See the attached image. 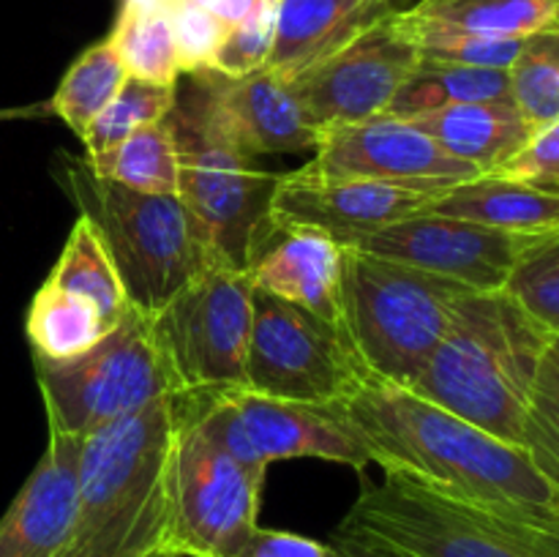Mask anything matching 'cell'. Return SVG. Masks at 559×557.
Here are the masks:
<instances>
[{"label": "cell", "instance_id": "cell-1", "mask_svg": "<svg viewBox=\"0 0 559 557\" xmlns=\"http://www.w3.org/2000/svg\"><path fill=\"white\" fill-rule=\"evenodd\" d=\"M371 464L442 495L559 533V491L524 448L426 402L409 388L366 380L342 404Z\"/></svg>", "mask_w": 559, "mask_h": 557}, {"label": "cell", "instance_id": "cell-2", "mask_svg": "<svg viewBox=\"0 0 559 557\" xmlns=\"http://www.w3.org/2000/svg\"><path fill=\"white\" fill-rule=\"evenodd\" d=\"M551 331L506 289L464 295L409 391L524 448V420Z\"/></svg>", "mask_w": 559, "mask_h": 557}, {"label": "cell", "instance_id": "cell-3", "mask_svg": "<svg viewBox=\"0 0 559 557\" xmlns=\"http://www.w3.org/2000/svg\"><path fill=\"white\" fill-rule=\"evenodd\" d=\"M175 426L178 396H162L82 440L66 557L167 555Z\"/></svg>", "mask_w": 559, "mask_h": 557}, {"label": "cell", "instance_id": "cell-4", "mask_svg": "<svg viewBox=\"0 0 559 557\" xmlns=\"http://www.w3.org/2000/svg\"><path fill=\"white\" fill-rule=\"evenodd\" d=\"M58 180L102 238L131 309L156 317L186 284L218 265L205 233L178 194H147L96 178L82 156L60 153Z\"/></svg>", "mask_w": 559, "mask_h": 557}, {"label": "cell", "instance_id": "cell-5", "mask_svg": "<svg viewBox=\"0 0 559 557\" xmlns=\"http://www.w3.org/2000/svg\"><path fill=\"white\" fill-rule=\"evenodd\" d=\"M175 85L167 120L178 145V197L205 233L218 265L251 271L276 235L271 218L278 173H265L227 134L200 71Z\"/></svg>", "mask_w": 559, "mask_h": 557}, {"label": "cell", "instance_id": "cell-6", "mask_svg": "<svg viewBox=\"0 0 559 557\" xmlns=\"http://www.w3.org/2000/svg\"><path fill=\"white\" fill-rule=\"evenodd\" d=\"M467 293L453 278L344 246L342 331L371 380L413 386Z\"/></svg>", "mask_w": 559, "mask_h": 557}, {"label": "cell", "instance_id": "cell-7", "mask_svg": "<svg viewBox=\"0 0 559 557\" xmlns=\"http://www.w3.org/2000/svg\"><path fill=\"white\" fill-rule=\"evenodd\" d=\"M338 528L413 557H559L555 530L442 495L404 475L366 486Z\"/></svg>", "mask_w": 559, "mask_h": 557}, {"label": "cell", "instance_id": "cell-8", "mask_svg": "<svg viewBox=\"0 0 559 557\" xmlns=\"http://www.w3.org/2000/svg\"><path fill=\"white\" fill-rule=\"evenodd\" d=\"M49 431L96 435L162 396H180L156 344L153 322L131 309L98 344L69 360L36 358Z\"/></svg>", "mask_w": 559, "mask_h": 557}, {"label": "cell", "instance_id": "cell-9", "mask_svg": "<svg viewBox=\"0 0 559 557\" xmlns=\"http://www.w3.org/2000/svg\"><path fill=\"white\" fill-rule=\"evenodd\" d=\"M267 470L235 459L178 396L164 557H238L257 530Z\"/></svg>", "mask_w": 559, "mask_h": 557}, {"label": "cell", "instance_id": "cell-10", "mask_svg": "<svg viewBox=\"0 0 559 557\" xmlns=\"http://www.w3.org/2000/svg\"><path fill=\"white\" fill-rule=\"evenodd\" d=\"M254 282L246 271L207 268L156 317V344L180 396H222L246 388Z\"/></svg>", "mask_w": 559, "mask_h": 557}, {"label": "cell", "instance_id": "cell-11", "mask_svg": "<svg viewBox=\"0 0 559 557\" xmlns=\"http://www.w3.org/2000/svg\"><path fill=\"white\" fill-rule=\"evenodd\" d=\"M369 380L344 331L320 315L254 287L246 388L304 404H344Z\"/></svg>", "mask_w": 559, "mask_h": 557}, {"label": "cell", "instance_id": "cell-12", "mask_svg": "<svg viewBox=\"0 0 559 557\" xmlns=\"http://www.w3.org/2000/svg\"><path fill=\"white\" fill-rule=\"evenodd\" d=\"M183 399L202 429L251 467L267 470L284 459H322L355 470L371 464L342 404L284 402L251 391Z\"/></svg>", "mask_w": 559, "mask_h": 557}, {"label": "cell", "instance_id": "cell-13", "mask_svg": "<svg viewBox=\"0 0 559 557\" xmlns=\"http://www.w3.org/2000/svg\"><path fill=\"white\" fill-rule=\"evenodd\" d=\"M418 58V49L399 33L393 11H382L287 80L311 123L325 131L385 112Z\"/></svg>", "mask_w": 559, "mask_h": 557}, {"label": "cell", "instance_id": "cell-14", "mask_svg": "<svg viewBox=\"0 0 559 557\" xmlns=\"http://www.w3.org/2000/svg\"><path fill=\"white\" fill-rule=\"evenodd\" d=\"M533 235H513L456 216L418 211L377 233L353 249L404 262L418 271L464 284L478 293L506 287L524 244Z\"/></svg>", "mask_w": 559, "mask_h": 557}, {"label": "cell", "instance_id": "cell-15", "mask_svg": "<svg viewBox=\"0 0 559 557\" xmlns=\"http://www.w3.org/2000/svg\"><path fill=\"white\" fill-rule=\"evenodd\" d=\"M304 169L320 178L385 180L429 191L480 175L442 151L418 126L391 115L320 131L314 158Z\"/></svg>", "mask_w": 559, "mask_h": 557}, {"label": "cell", "instance_id": "cell-16", "mask_svg": "<svg viewBox=\"0 0 559 557\" xmlns=\"http://www.w3.org/2000/svg\"><path fill=\"white\" fill-rule=\"evenodd\" d=\"M431 194L435 191L385 180L320 178L295 169L278 175L271 218L276 229H314L342 246H353L399 218L424 211Z\"/></svg>", "mask_w": 559, "mask_h": 557}, {"label": "cell", "instance_id": "cell-17", "mask_svg": "<svg viewBox=\"0 0 559 557\" xmlns=\"http://www.w3.org/2000/svg\"><path fill=\"white\" fill-rule=\"evenodd\" d=\"M200 74L224 129L246 156L317 151L320 129L304 112L287 74L267 66L243 76H224L211 69Z\"/></svg>", "mask_w": 559, "mask_h": 557}, {"label": "cell", "instance_id": "cell-18", "mask_svg": "<svg viewBox=\"0 0 559 557\" xmlns=\"http://www.w3.org/2000/svg\"><path fill=\"white\" fill-rule=\"evenodd\" d=\"M80 437L49 431L41 459L0 517V557H66L80 484Z\"/></svg>", "mask_w": 559, "mask_h": 557}, {"label": "cell", "instance_id": "cell-19", "mask_svg": "<svg viewBox=\"0 0 559 557\" xmlns=\"http://www.w3.org/2000/svg\"><path fill=\"white\" fill-rule=\"evenodd\" d=\"M344 246L314 229H276L249 276L257 289L342 328Z\"/></svg>", "mask_w": 559, "mask_h": 557}, {"label": "cell", "instance_id": "cell-20", "mask_svg": "<svg viewBox=\"0 0 559 557\" xmlns=\"http://www.w3.org/2000/svg\"><path fill=\"white\" fill-rule=\"evenodd\" d=\"M409 123L426 131L442 151L475 167L480 175L500 169L533 137V126L519 112L513 98L453 104Z\"/></svg>", "mask_w": 559, "mask_h": 557}, {"label": "cell", "instance_id": "cell-21", "mask_svg": "<svg viewBox=\"0 0 559 557\" xmlns=\"http://www.w3.org/2000/svg\"><path fill=\"white\" fill-rule=\"evenodd\" d=\"M424 211L513 235H540L559 227V194L502 175H478L435 191Z\"/></svg>", "mask_w": 559, "mask_h": 557}, {"label": "cell", "instance_id": "cell-22", "mask_svg": "<svg viewBox=\"0 0 559 557\" xmlns=\"http://www.w3.org/2000/svg\"><path fill=\"white\" fill-rule=\"evenodd\" d=\"M380 0H278L267 69L295 74L382 14Z\"/></svg>", "mask_w": 559, "mask_h": 557}, {"label": "cell", "instance_id": "cell-23", "mask_svg": "<svg viewBox=\"0 0 559 557\" xmlns=\"http://www.w3.org/2000/svg\"><path fill=\"white\" fill-rule=\"evenodd\" d=\"M511 98V76L506 69H475V66L445 63L420 55L415 69L399 87L391 107L382 115L402 120L424 118L453 104Z\"/></svg>", "mask_w": 559, "mask_h": 557}, {"label": "cell", "instance_id": "cell-24", "mask_svg": "<svg viewBox=\"0 0 559 557\" xmlns=\"http://www.w3.org/2000/svg\"><path fill=\"white\" fill-rule=\"evenodd\" d=\"M112 322L85 298L44 282L27 309L25 333L36 358L69 360L102 342Z\"/></svg>", "mask_w": 559, "mask_h": 557}, {"label": "cell", "instance_id": "cell-25", "mask_svg": "<svg viewBox=\"0 0 559 557\" xmlns=\"http://www.w3.org/2000/svg\"><path fill=\"white\" fill-rule=\"evenodd\" d=\"M82 164L96 178L112 180L129 189L147 191V194H178V145H175L173 126L167 118L134 131L123 142L96 156L82 153Z\"/></svg>", "mask_w": 559, "mask_h": 557}, {"label": "cell", "instance_id": "cell-26", "mask_svg": "<svg viewBox=\"0 0 559 557\" xmlns=\"http://www.w3.org/2000/svg\"><path fill=\"white\" fill-rule=\"evenodd\" d=\"M47 284L76 295V298L91 300L112 325H120L131 311L123 284H120L118 271H115L102 238L82 216H76L63 251L49 271Z\"/></svg>", "mask_w": 559, "mask_h": 557}, {"label": "cell", "instance_id": "cell-27", "mask_svg": "<svg viewBox=\"0 0 559 557\" xmlns=\"http://www.w3.org/2000/svg\"><path fill=\"white\" fill-rule=\"evenodd\" d=\"M404 11L478 36L527 38L555 25L559 0H418Z\"/></svg>", "mask_w": 559, "mask_h": 557}, {"label": "cell", "instance_id": "cell-28", "mask_svg": "<svg viewBox=\"0 0 559 557\" xmlns=\"http://www.w3.org/2000/svg\"><path fill=\"white\" fill-rule=\"evenodd\" d=\"M126 80H129V74H126L123 63H120L118 52H115L112 42L107 36L104 42L87 47L69 66L63 80L55 87V96L49 98V109L76 137H82V131L112 102L115 93L123 87Z\"/></svg>", "mask_w": 559, "mask_h": 557}, {"label": "cell", "instance_id": "cell-29", "mask_svg": "<svg viewBox=\"0 0 559 557\" xmlns=\"http://www.w3.org/2000/svg\"><path fill=\"white\" fill-rule=\"evenodd\" d=\"M115 52L126 74L151 85L175 87L183 76L175 44L169 9L162 11H126L120 9L109 33Z\"/></svg>", "mask_w": 559, "mask_h": 557}, {"label": "cell", "instance_id": "cell-30", "mask_svg": "<svg viewBox=\"0 0 559 557\" xmlns=\"http://www.w3.org/2000/svg\"><path fill=\"white\" fill-rule=\"evenodd\" d=\"M508 76L513 104L533 131L559 120V25L524 38Z\"/></svg>", "mask_w": 559, "mask_h": 557}, {"label": "cell", "instance_id": "cell-31", "mask_svg": "<svg viewBox=\"0 0 559 557\" xmlns=\"http://www.w3.org/2000/svg\"><path fill=\"white\" fill-rule=\"evenodd\" d=\"M399 33L418 49V55L445 63L475 66V69H511L524 38H491L456 31L440 22L418 20L407 11H393Z\"/></svg>", "mask_w": 559, "mask_h": 557}, {"label": "cell", "instance_id": "cell-32", "mask_svg": "<svg viewBox=\"0 0 559 557\" xmlns=\"http://www.w3.org/2000/svg\"><path fill=\"white\" fill-rule=\"evenodd\" d=\"M175 104V87L151 85L129 76L123 82L112 102L91 120L85 131H82V145H85V156H96V153L109 151L126 137L134 131L145 129V126L158 123L169 115Z\"/></svg>", "mask_w": 559, "mask_h": 557}, {"label": "cell", "instance_id": "cell-33", "mask_svg": "<svg viewBox=\"0 0 559 557\" xmlns=\"http://www.w3.org/2000/svg\"><path fill=\"white\" fill-rule=\"evenodd\" d=\"M502 289L555 336L559 331V227L533 235L524 244Z\"/></svg>", "mask_w": 559, "mask_h": 557}, {"label": "cell", "instance_id": "cell-34", "mask_svg": "<svg viewBox=\"0 0 559 557\" xmlns=\"http://www.w3.org/2000/svg\"><path fill=\"white\" fill-rule=\"evenodd\" d=\"M524 451L559 491V353L555 347L546 349L535 377L524 420Z\"/></svg>", "mask_w": 559, "mask_h": 557}, {"label": "cell", "instance_id": "cell-35", "mask_svg": "<svg viewBox=\"0 0 559 557\" xmlns=\"http://www.w3.org/2000/svg\"><path fill=\"white\" fill-rule=\"evenodd\" d=\"M276 3L278 0H257L243 20L227 27L211 71L224 76H243L265 69L276 36Z\"/></svg>", "mask_w": 559, "mask_h": 557}, {"label": "cell", "instance_id": "cell-36", "mask_svg": "<svg viewBox=\"0 0 559 557\" xmlns=\"http://www.w3.org/2000/svg\"><path fill=\"white\" fill-rule=\"evenodd\" d=\"M169 20H173L178 60L183 74L211 69L224 36L227 22L218 20L211 9L194 0H169Z\"/></svg>", "mask_w": 559, "mask_h": 557}, {"label": "cell", "instance_id": "cell-37", "mask_svg": "<svg viewBox=\"0 0 559 557\" xmlns=\"http://www.w3.org/2000/svg\"><path fill=\"white\" fill-rule=\"evenodd\" d=\"M489 175L522 180L535 189L559 194V120L533 131L527 145Z\"/></svg>", "mask_w": 559, "mask_h": 557}, {"label": "cell", "instance_id": "cell-38", "mask_svg": "<svg viewBox=\"0 0 559 557\" xmlns=\"http://www.w3.org/2000/svg\"><path fill=\"white\" fill-rule=\"evenodd\" d=\"M238 557H344L336 544H322L309 535L287 533V530L260 528L249 535Z\"/></svg>", "mask_w": 559, "mask_h": 557}, {"label": "cell", "instance_id": "cell-39", "mask_svg": "<svg viewBox=\"0 0 559 557\" xmlns=\"http://www.w3.org/2000/svg\"><path fill=\"white\" fill-rule=\"evenodd\" d=\"M333 544L338 546V552H342L344 557H413L407 555V552L396 549V546L382 544V541L353 533V530H344V528H336V533H333Z\"/></svg>", "mask_w": 559, "mask_h": 557}, {"label": "cell", "instance_id": "cell-40", "mask_svg": "<svg viewBox=\"0 0 559 557\" xmlns=\"http://www.w3.org/2000/svg\"><path fill=\"white\" fill-rule=\"evenodd\" d=\"M47 115H52V109H49V102H44V104H27V107H3V109H0V123H3V120L47 118Z\"/></svg>", "mask_w": 559, "mask_h": 557}, {"label": "cell", "instance_id": "cell-41", "mask_svg": "<svg viewBox=\"0 0 559 557\" xmlns=\"http://www.w3.org/2000/svg\"><path fill=\"white\" fill-rule=\"evenodd\" d=\"M120 9H126V11H162V9H169V0H120Z\"/></svg>", "mask_w": 559, "mask_h": 557}, {"label": "cell", "instance_id": "cell-42", "mask_svg": "<svg viewBox=\"0 0 559 557\" xmlns=\"http://www.w3.org/2000/svg\"><path fill=\"white\" fill-rule=\"evenodd\" d=\"M551 347H555L557 353H559V331L555 333V336H551Z\"/></svg>", "mask_w": 559, "mask_h": 557}, {"label": "cell", "instance_id": "cell-43", "mask_svg": "<svg viewBox=\"0 0 559 557\" xmlns=\"http://www.w3.org/2000/svg\"><path fill=\"white\" fill-rule=\"evenodd\" d=\"M555 25H559V11H557V22H555Z\"/></svg>", "mask_w": 559, "mask_h": 557}, {"label": "cell", "instance_id": "cell-44", "mask_svg": "<svg viewBox=\"0 0 559 557\" xmlns=\"http://www.w3.org/2000/svg\"><path fill=\"white\" fill-rule=\"evenodd\" d=\"M380 3H388V0H380Z\"/></svg>", "mask_w": 559, "mask_h": 557}]
</instances>
